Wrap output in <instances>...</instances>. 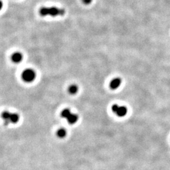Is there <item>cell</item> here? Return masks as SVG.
Listing matches in <instances>:
<instances>
[{
	"instance_id": "obj_6",
	"label": "cell",
	"mask_w": 170,
	"mask_h": 170,
	"mask_svg": "<svg viewBox=\"0 0 170 170\" xmlns=\"http://www.w3.org/2000/svg\"><path fill=\"white\" fill-rule=\"evenodd\" d=\"M122 83V80L119 78H116L113 79L112 81L110 83V87L112 90H116L120 86Z\"/></svg>"
},
{
	"instance_id": "obj_3",
	"label": "cell",
	"mask_w": 170,
	"mask_h": 170,
	"mask_svg": "<svg viewBox=\"0 0 170 170\" xmlns=\"http://www.w3.org/2000/svg\"><path fill=\"white\" fill-rule=\"evenodd\" d=\"M2 117L5 121V125H7L9 123L16 124L19 120V115L15 113H10V112L5 111L3 112Z\"/></svg>"
},
{
	"instance_id": "obj_2",
	"label": "cell",
	"mask_w": 170,
	"mask_h": 170,
	"mask_svg": "<svg viewBox=\"0 0 170 170\" xmlns=\"http://www.w3.org/2000/svg\"><path fill=\"white\" fill-rule=\"evenodd\" d=\"M61 117L67 119L68 123L71 125L75 124L76 122H77L78 120V115L72 113V112L70 111L69 109L68 108L64 109L61 112Z\"/></svg>"
},
{
	"instance_id": "obj_8",
	"label": "cell",
	"mask_w": 170,
	"mask_h": 170,
	"mask_svg": "<svg viewBox=\"0 0 170 170\" xmlns=\"http://www.w3.org/2000/svg\"><path fill=\"white\" fill-rule=\"evenodd\" d=\"M78 91V87L76 85H71L68 88V91L71 95H75Z\"/></svg>"
},
{
	"instance_id": "obj_5",
	"label": "cell",
	"mask_w": 170,
	"mask_h": 170,
	"mask_svg": "<svg viewBox=\"0 0 170 170\" xmlns=\"http://www.w3.org/2000/svg\"><path fill=\"white\" fill-rule=\"evenodd\" d=\"M112 111L114 112L117 116L120 117H124L125 115H126L127 113V108H126L125 107H124V106L120 107V106L115 104V105L112 106Z\"/></svg>"
},
{
	"instance_id": "obj_4",
	"label": "cell",
	"mask_w": 170,
	"mask_h": 170,
	"mask_svg": "<svg viewBox=\"0 0 170 170\" xmlns=\"http://www.w3.org/2000/svg\"><path fill=\"white\" fill-rule=\"evenodd\" d=\"M21 77L24 81L26 83H31L34 81L36 77V74L33 69H26L23 72Z\"/></svg>"
},
{
	"instance_id": "obj_9",
	"label": "cell",
	"mask_w": 170,
	"mask_h": 170,
	"mask_svg": "<svg viewBox=\"0 0 170 170\" xmlns=\"http://www.w3.org/2000/svg\"><path fill=\"white\" fill-rule=\"evenodd\" d=\"M66 130L64 128H61L57 131V135L59 138H64L66 136Z\"/></svg>"
},
{
	"instance_id": "obj_7",
	"label": "cell",
	"mask_w": 170,
	"mask_h": 170,
	"mask_svg": "<svg viewBox=\"0 0 170 170\" xmlns=\"http://www.w3.org/2000/svg\"><path fill=\"white\" fill-rule=\"evenodd\" d=\"M23 59V56L20 52H15L12 56V61L15 63H19Z\"/></svg>"
},
{
	"instance_id": "obj_1",
	"label": "cell",
	"mask_w": 170,
	"mask_h": 170,
	"mask_svg": "<svg viewBox=\"0 0 170 170\" xmlns=\"http://www.w3.org/2000/svg\"><path fill=\"white\" fill-rule=\"evenodd\" d=\"M39 13L41 16L57 17L62 16L64 15L65 11L64 9L56 7H42L40 9Z\"/></svg>"
},
{
	"instance_id": "obj_10",
	"label": "cell",
	"mask_w": 170,
	"mask_h": 170,
	"mask_svg": "<svg viewBox=\"0 0 170 170\" xmlns=\"http://www.w3.org/2000/svg\"><path fill=\"white\" fill-rule=\"evenodd\" d=\"M83 3L85 4H89L90 3H91L92 0H82Z\"/></svg>"
}]
</instances>
